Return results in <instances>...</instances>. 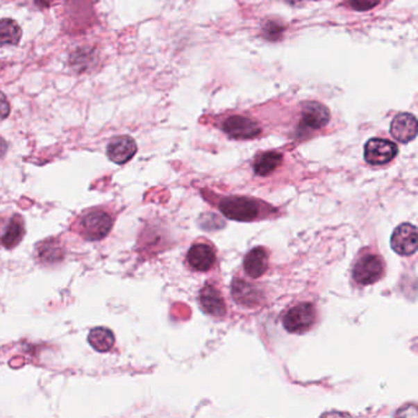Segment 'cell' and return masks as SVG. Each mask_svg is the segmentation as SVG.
<instances>
[{
    "label": "cell",
    "mask_w": 418,
    "mask_h": 418,
    "mask_svg": "<svg viewBox=\"0 0 418 418\" xmlns=\"http://www.w3.org/2000/svg\"><path fill=\"white\" fill-rule=\"evenodd\" d=\"M317 313L313 304L301 303L294 306L283 317V326L288 333L303 334L315 323Z\"/></svg>",
    "instance_id": "3957f363"
},
{
    "label": "cell",
    "mask_w": 418,
    "mask_h": 418,
    "mask_svg": "<svg viewBox=\"0 0 418 418\" xmlns=\"http://www.w3.org/2000/svg\"><path fill=\"white\" fill-rule=\"evenodd\" d=\"M269 265V254L267 249L256 246L246 254L244 259V270L251 278L262 276Z\"/></svg>",
    "instance_id": "5bb4252c"
},
{
    "label": "cell",
    "mask_w": 418,
    "mask_h": 418,
    "mask_svg": "<svg viewBox=\"0 0 418 418\" xmlns=\"http://www.w3.org/2000/svg\"><path fill=\"white\" fill-rule=\"evenodd\" d=\"M200 306L205 313L212 317H222L226 314L225 299L215 286L206 285L200 292Z\"/></svg>",
    "instance_id": "4fadbf2b"
},
{
    "label": "cell",
    "mask_w": 418,
    "mask_h": 418,
    "mask_svg": "<svg viewBox=\"0 0 418 418\" xmlns=\"http://www.w3.org/2000/svg\"><path fill=\"white\" fill-rule=\"evenodd\" d=\"M136 151L137 147L135 140L131 136H117L110 140L107 147V156L112 162L117 165H124L131 161Z\"/></svg>",
    "instance_id": "30bf717a"
},
{
    "label": "cell",
    "mask_w": 418,
    "mask_h": 418,
    "mask_svg": "<svg viewBox=\"0 0 418 418\" xmlns=\"http://www.w3.org/2000/svg\"><path fill=\"white\" fill-rule=\"evenodd\" d=\"M25 220L22 215L0 216V246L12 249L20 244L25 237Z\"/></svg>",
    "instance_id": "277c9868"
},
{
    "label": "cell",
    "mask_w": 418,
    "mask_h": 418,
    "mask_svg": "<svg viewBox=\"0 0 418 418\" xmlns=\"http://www.w3.org/2000/svg\"><path fill=\"white\" fill-rule=\"evenodd\" d=\"M384 264L382 259L374 254L362 256L353 267V278L361 285H371L383 276Z\"/></svg>",
    "instance_id": "8992f818"
},
{
    "label": "cell",
    "mask_w": 418,
    "mask_h": 418,
    "mask_svg": "<svg viewBox=\"0 0 418 418\" xmlns=\"http://www.w3.org/2000/svg\"><path fill=\"white\" fill-rule=\"evenodd\" d=\"M281 162H283V155L280 152H264L256 157L254 161V171L258 176L265 177L274 172Z\"/></svg>",
    "instance_id": "ac0fdd59"
},
{
    "label": "cell",
    "mask_w": 418,
    "mask_h": 418,
    "mask_svg": "<svg viewBox=\"0 0 418 418\" xmlns=\"http://www.w3.org/2000/svg\"><path fill=\"white\" fill-rule=\"evenodd\" d=\"M22 40V28L14 20H0V47L14 46Z\"/></svg>",
    "instance_id": "d6986e66"
},
{
    "label": "cell",
    "mask_w": 418,
    "mask_h": 418,
    "mask_svg": "<svg viewBox=\"0 0 418 418\" xmlns=\"http://www.w3.org/2000/svg\"><path fill=\"white\" fill-rule=\"evenodd\" d=\"M220 210L226 217L231 220L248 221L256 220L260 215V205L256 200L243 197H230L221 201Z\"/></svg>",
    "instance_id": "7a4b0ae2"
},
{
    "label": "cell",
    "mask_w": 418,
    "mask_h": 418,
    "mask_svg": "<svg viewBox=\"0 0 418 418\" xmlns=\"http://www.w3.org/2000/svg\"><path fill=\"white\" fill-rule=\"evenodd\" d=\"M350 6L357 11H368L376 8L381 0H349Z\"/></svg>",
    "instance_id": "ffe728a7"
},
{
    "label": "cell",
    "mask_w": 418,
    "mask_h": 418,
    "mask_svg": "<svg viewBox=\"0 0 418 418\" xmlns=\"http://www.w3.org/2000/svg\"><path fill=\"white\" fill-rule=\"evenodd\" d=\"M232 292L235 302L246 307H254L259 303V292L249 283L235 280L232 286Z\"/></svg>",
    "instance_id": "e0dca14e"
},
{
    "label": "cell",
    "mask_w": 418,
    "mask_h": 418,
    "mask_svg": "<svg viewBox=\"0 0 418 418\" xmlns=\"http://www.w3.org/2000/svg\"><path fill=\"white\" fill-rule=\"evenodd\" d=\"M6 149H8V145H6V140L3 137H0V157L6 153Z\"/></svg>",
    "instance_id": "cb8c5ba5"
},
{
    "label": "cell",
    "mask_w": 418,
    "mask_h": 418,
    "mask_svg": "<svg viewBox=\"0 0 418 418\" xmlns=\"http://www.w3.org/2000/svg\"><path fill=\"white\" fill-rule=\"evenodd\" d=\"M283 27L280 26V25H277L275 22H269L265 28H264V32H265V36L269 38V40H276L281 35V32H283Z\"/></svg>",
    "instance_id": "44dd1931"
},
{
    "label": "cell",
    "mask_w": 418,
    "mask_h": 418,
    "mask_svg": "<svg viewBox=\"0 0 418 418\" xmlns=\"http://www.w3.org/2000/svg\"><path fill=\"white\" fill-rule=\"evenodd\" d=\"M222 131L232 139L237 140H248L254 139L262 133L260 126L256 121L242 115H232L227 118L222 124Z\"/></svg>",
    "instance_id": "ba28073f"
},
{
    "label": "cell",
    "mask_w": 418,
    "mask_h": 418,
    "mask_svg": "<svg viewBox=\"0 0 418 418\" xmlns=\"http://www.w3.org/2000/svg\"><path fill=\"white\" fill-rule=\"evenodd\" d=\"M396 155V144L385 139L373 137L369 142H367L365 147V158L367 162L373 166L387 165L392 161Z\"/></svg>",
    "instance_id": "5b68a950"
},
{
    "label": "cell",
    "mask_w": 418,
    "mask_h": 418,
    "mask_svg": "<svg viewBox=\"0 0 418 418\" xmlns=\"http://www.w3.org/2000/svg\"><path fill=\"white\" fill-rule=\"evenodd\" d=\"M87 340L91 347L97 352H108L115 346V337L112 330L99 326L90 331Z\"/></svg>",
    "instance_id": "9a60e30c"
},
{
    "label": "cell",
    "mask_w": 418,
    "mask_h": 418,
    "mask_svg": "<svg viewBox=\"0 0 418 418\" xmlns=\"http://www.w3.org/2000/svg\"><path fill=\"white\" fill-rule=\"evenodd\" d=\"M392 251L399 256H412L417 251L418 233L416 226L403 224L394 231L390 240Z\"/></svg>",
    "instance_id": "52a82bcc"
},
{
    "label": "cell",
    "mask_w": 418,
    "mask_h": 418,
    "mask_svg": "<svg viewBox=\"0 0 418 418\" xmlns=\"http://www.w3.org/2000/svg\"><path fill=\"white\" fill-rule=\"evenodd\" d=\"M115 225V215L103 206H96L78 215L72 230L90 242L101 241L110 235Z\"/></svg>",
    "instance_id": "6da1fadb"
},
{
    "label": "cell",
    "mask_w": 418,
    "mask_h": 418,
    "mask_svg": "<svg viewBox=\"0 0 418 418\" xmlns=\"http://www.w3.org/2000/svg\"><path fill=\"white\" fill-rule=\"evenodd\" d=\"M187 260L194 270L203 272L209 271L216 262V253L212 249V246L200 243L189 249Z\"/></svg>",
    "instance_id": "7c38bea8"
},
{
    "label": "cell",
    "mask_w": 418,
    "mask_h": 418,
    "mask_svg": "<svg viewBox=\"0 0 418 418\" xmlns=\"http://www.w3.org/2000/svg\"><path fill=\"white\" fill-rule=\"evenodd\" d=\"M36 254L38 260L43 264L60 262L64 258V248L59 242L51 240L43 241L36 246Z\"/></svg>",
    "instance_id": "2e32d148"
},
{
    "label": "cell",
    "mask_w": 418,
    "mask_h": 418,
    "mask_svg": "<svg viewBox=\"0 0 418 418\" xmlns=\"http://www.w3.org/2000/svg\"><path fill=\"white\" fill-rule=\"evenodd\" d=\"M330 113L328 108L318 102H309L304 106L301 118L302 131H319L329 123Z\"/></svg>",
    "instance_id": "9c48e42d"
},
{
    "label": "cell",
    "mask_w": 418,
    "mask_h": 418,
    "mask_svg": "<svg viewBox=\"0 0 418 418\" xmlns=\"http://www.w3.org/2000/svg\"><path fill=\"white\" fill-rule=\"evenodd\" d=\"M10 115V105L6 99V94L0 92V122L4 121Z\"/></svg>",
    "instance_id": "7402d4cb"
},
{
    "label": "cell",
    "mask_w": 418,
    "mask_h": 418,
    "mask_svg": "<svg viewBox=\"0 0 418 418\" xmlns=\"http://www.w3.org/2000/svg\"><path fill=\"white\" fill-rule=\"evenodd\" d=\"M35 1H36L37 6H41V8H48V6H52L56 0H35Z\"/></svg>",
    "instance_id": "603a6c76"
},
{
    "label": "cell",
    "mask_w": 418,
    "mask_h": 418,
    "mask_svg": "<svg viewBox=\"0 0 418 418\" xmlns=\"http://www.w3.org/2000/svg\"><path fill=\"white\" fill-rule=\"evenodd\" d=\"M390 131L397 142H412L417 135V119L411 113H400L392 119Z\"/></svg>",
    "instance_id": "8fae6325"
}]
</instances>
